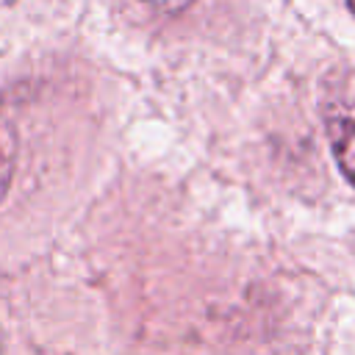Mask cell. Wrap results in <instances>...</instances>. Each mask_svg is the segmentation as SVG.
I'll list each match as a JSON object with an SVG mask.
<instances>
[{
	"label": "cell",
	"instance_id": "cell-1",
	"mask_svg": "<svg viewBox=\"0 0 355 355\" xmlns=\"http://www.w3.org/2000/svg\"><path fill=\"white\" fill-rule=\"evenodd\" d=\"M324 130H327V141H330L338 169L355 186V108L344 103L327 105Z\"/></svg>",
	"mask_w": 355,
	"mask_h": 355
},
{
	"label": "cell",
	"instance_id": "cell-2",
	"mask_svg": "<svg viewBox=\"0 0 355 355\" xmlns=\"http://www.w3.org/2000/svg\"><path fill=\"white\" fill-rule=\"evenodd\" d=\"M11 175H14V158H11V153H8V150L3 147V141H0V202H3V197L8 194Z\"/></svg>",
	"mask_w": 355,
	"mask_h": 355
},
{
	"label": "cell",
	"instance_id": "cell-3",
	"mask_svg": "<svg viewBox=\"0 0 355 355\" xmlns=\"http://www.w3.org/2000/svg\"><path fill=\"white\" fill-rule=\"evenodd\" d=\"M144 3H150V6H155V8H161V11H180V8H186L191 0H144Z\"/></svg>",
	"mask_w": 355,
	"mask_h": 355
},
{
	"label": "cell",
	"instance_id": "cell-4",
	"mask_svg": "<svg viewBox=\"0 0 355 355\" xmlns=\"http://www.w3.org/2000/svg\"><path fill=\"white\" fill-rule=\"evenodd\" d=\"M347 3H349V11L355 14V0H347Z\"/></svg>",
	"mask_w": 355,
	"mask_h": 355
}]
</instances>
